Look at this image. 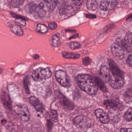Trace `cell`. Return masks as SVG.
<instances>
[{"mask_svg": "<svg viewBox=\"0 0 132 132\" xmlns=\"http://www.w3.org/2000/svg\"><path fill=\"white\" fill-rule=\"evenodd\" d=\"M55 77L57 81L62 86L65 87H70V81L65 71L62 70L57 71L56 72Z\"/></svg>", "mask_w": 132, "mask_h": 132, "instance_id": "cell-7", "label": "cell"}, {"mask_svg": "<svg viewBox=\"0 0 132 132\" xmlns=\"http://www.w3.org/2000/svg\"><path fill=\"white\" fill-rule=\"evenodd\" d=\"M52 75V72L49 68L40 67L33 71L32 77L35 81H39L49 78Z\"/></svg>", "mask_w": 132, "mask_h": 132, "instance_id": "cell-3", "label": "cell"}, {"mask_svg": "<svg viewBox=\"0 0 132 132\" xmlns=\"http://www.w3.org/2000/svg\"><path fill=\"white\" fill-rule=\"evenodd\" d=\"M118 0H104L100 5V9L104 11L112 10L118 4Z\"/></svg>", "mask_w": 132, "mask_h": 132, "instance_id": "cell-10", "label": "cell"}, {"mask_svg": "<svg viewBox=\"0 0 132 132\" xmlns=\"http://www.w3.org/2000/svg\"><path fill=\"white\" fill-rule=\"evenodd\" d=\"M82 61L85 65L87 66L91 63L92 60L88 57H86L83 59Z\"/></svg>", "mask_w": 132, "mask_h": 132, "instance_id": "cell-29", "label": "cell"}, {"mask_svg": "<svg viewBox=\"0 0 132 132\" xmlns=\"http://www.w3.org/2000/svg\"><path fill=\"white\" fill-rule=\"evenodd\" d=\"M120 132H132V128H121L120 130Z\"/></svg>", "mask_w": 132, "mask_h": 132, "instance_id": "cell-33", "label": "cell"}, {"mask_svg": "<svg viewBox=\"0 0 132 132\" xmlns=\"http://www.w3.org/2000/svg\"><path fill=\"white\" fill-rule=\"evenodd\" d=\"M109 82L111 86L115 89L121 88L125 84L123 77L113 74L111 75Z\"/></svg>", "mask_w": 132, "mask_h": 132, "instance_id": "cell-8", "label": "cell"}, {"mask_svg": "<svg viewBox=\"0 0 132 132\" xmlns=\"http://www.w3.org/2000/svg\"><path fill=\"white\" fill-rule=\"evenodd\" d=\"M48 119L53 122L56 121L57 120V112L56 111L52 110L48 113Z\"/></svg>", "mask_w": 132, "mask_h": 132, "instance_id": "cell-21", "label": "cell"}, {"mask_svg": "<svg viewBox=\"0 0 132 132\" xmlns=\"http://www.w3.org/2000/svg\"><path fill=\"white\" fill-rule=\"evenodd\" d=\"M58 0H40L39 7L45 12H52L56 7Z\"/></svg>", "mask_w": 132, "mask_h": 132, "instance_id": "cell-6", "label": "cell"}, {"mask_svg": "<svg viewBox=\"0 0 132 132\" xmlns=\"http://www.w3.org/2000/svg\"><path fill=\"white\" fill-rule=\"evenodd\" d=\"M25 0H9L10 5L14 8L21 7L24 2Z\"/></svg>", "mask_w": 132, "mask_h": 132, "instance_id": "cell-20", "label": "cell"}, {"mask_svg": "<svg viewBox=\"0 0 132 132\" xmlns=\"http://www.w3.org/2000/svg\"><path fill=\"white\" fill-rule=\"evenodd\" d=\"M108 62L110 70L112 74L123 77V72L121 71L118 66L117 65L113 60H109Z\"/></svg>", "mask_w": 132, "mask_h": 132, "instance_id": "cell-12", "label": "cell"}, {"mask_svg": "<svg viewBox=\"0 0 132 132\" xmlns=\"http://www.w3.org/2000/svg\"><path fill=\"white\" fill-rule=\"evenodd\" d=\"M73 121L75 126L82 129H87L94 125V122L90 119L83 116H76Z\"/></svg>", "mask_w": 132, "mask_h": 132, "instance_id": "cell-2", "label": "cell"}, {"mask_svg": "<svg viewBox=\"0 0 132 132\" xmlns=\"http://www.w3.org/2000/svg\"><path fill=\"white\" fill-rule=\"evenodd\" d=\"M127 63L129 65L132 67V55H130L128 57L127 60Z\"/></svg>", "mask_w": 132, "mask_h": 132, "instance_id": "cell-32", "label": "cell"}, {"mask_svg": "<svg viewBox=\"0 0 132 132\" xmlns=\"http://www.w3.org/2000/svg\"><path fill=\"white\" fill-rule=\"evenodd\" d=\"M36 29L38 31L42 33H46L48 31L47 26L41 24H39L37 25Z\"/></svg>", "mask_w": 132, "mask_h": 132, "instance_id": "cell-26", "label": "cell"}, {"mask_svg": "<svg viewBox=\"0 0 132 132\" xmlns=\"http://www.w3.org/2000/svg\"><path fill=\"white\" fill-rule=\"evenodd\" d=\"M131 1H132V0H131Z\"/></svg>", "mask_w": 132, "mask_h": 132, "instance_id": "cell-38", "label": "cell"}, {"mask_svg": "<svg viewBox=\"0 0 132 132\" xmlns=\"http://www.w3.org/2000/svg\"><path fill=\"white\" fill-rule=\"evenodd\" d=\"M52 45L55 47H57L60 44L59 37L56 35H54L52 37Z\"/></svg>", "mask_w": 132, "mask_h": 132, "instance_id": "cell-24", "label": "cell"}, {"mask_svg": "<svg viewBox=\"0 0 132 132\" xmlns=\"http://www.w3.org/2000/svg\"><path fill=\"white\" fill-rule=\"evenodd\" d=\"M1 98L4 105L8 109H11L12 105L11 99L7 92L2 91L1 95Z\"/></svg>", "mask_w": 132, "mask_h": 132, "instance_id": "cell-16", "label": "cell"}, {"mask_svg": "<svg viewBox=\"0 0 132 132\" xmlns=\"http://www.w3.org/2000/svg\"><path fill=\"white\" fill-rule=\"evenodd\" d=\"M76 81L82 90L90 95L95 94L98 90L94 80L89 75H78L76 77Z\"/></svg>", "mask_w": 132, "mask_h": 132, "instance_id": "cell-1", "label": "cell"}, {"mask_svg": "<svg viewBox=\"0 0 132 132\" xmlns=\"http://www.w3.org/2000/svg\"><path fill=\"white\" fill-rule=\"evenodd\" d=\"M124 118L127 121H132V108H129L125 113Z\"/></svg>", "mask_w": 132, "mask_h": 132, "instance_id": "cell-25", "label": "cell"}, {"mask_svg": "<svg viewBox=\"0 0 132 132\" xmlns=\"http://www.w3.org/2000/svg\"><path fill=\"white\" fill-rule=\"evenodd\" d=\"M86 17L90 19L95 18H96L95 15H94L92 14H87Z\"/></svg>", "mask_w": 132, "mask_h": 132, "instance_id": "cell-35", "label": "cell"}, {"mask_svg": "<svg viewBox=\"0 0 132 132\" xmlns=\"http://www.w3.org/2000/svg\"><path fill=\"white\" fill-rule=\"evenodd\" d=\"M49 27L51 29H55L57 28V25L55 22H51L49 24Z\"/></svg>", "mask_w": 132, "mask_h": 132, "instance_id": "cell-31", "label": "cell"}, {"mask_svg": "<svg viewBox=\"0 0 132 132\" xmlns=\"http://www.w3.org/2000/svg\"><path fill=\"white\" fill-rule=\"evenodd\" d=\"M62 55L66 59H78L80 56L79 54L69 52L63 53Z\"/></svg>", "mask_w": 132, "mask_h": 132, "instance_id": "cell-22", "label": "cell"}, {"mask_svg": "<svg viewBox=\"0 0 132 132\" xmlns=\"http://www.w3.org/2000/svg\"><path fill=\"white\" fill-rule=\"evenodd\" d=\"M94 80L98 88H99L102 91L106 92L107 91L106 86L102 79L98 77H95Z\"/></svg>", "mask_w": 132, "mask_h": 132, "instance_id": "cell-19", "label": "cell"}, {"mask_svg": "<svg viewBox=\"0 0 132 132\" xmlns=\"http://www.w3.org/2000/svg\"><path fill=\"white\" fill-rule=\"evenodd\" d=\"M47 121V129H48V132H50L52 129L54 122H53L52 121L49 120V119H48Z\"/></svg>", "mask_w": 132, "mask_h": 132, "instance_id": "cell-28", "label": "cell"}, {"mask_svg": "<svg viewBox=\"0 0 132 132\" xmlns=\"http://www.w3.org/2000/svg\"><path fill=\"white\" fill-rule=\"evenodd\" d=\"M112 55L116 59L121 60L124 56V51L122 48L117 43L112 44L111 46Z\"/></svg>", "mask_w": 132, "mask_h": 132, "instance_id": "cell-9", "label": "cell"}, {"mask_svg": "<svg viewBox=\"0 0 132 132\" xmlns=\"http://www.w3.org/2000/svg\"><path fill=\"white\" fill-rule=\"evenodd\" d=\"M126 39L127 40L130 46H132V34L131 33H128Z\"/></svg>", "mask_w": 132, "mask_h": 132, "instance_id": "cell-30", "label": "cell"}, {"mask_svg": "<svg viewBox=\"0 0 132 132\" xmlns=\"http://www.w3.org/2000/svg\"><path fill=\"white\" fill-rule=\"evenodd\" d=\"M100 75L104 81H109L111 74L109 70L106 66H102L100 70Z\"/></svg>", "mask_w": 132, "mask_h": 132, "instance_id": "cell-17", "label": "cell"}, {"mask_svg": "<svg viewBox=\"0 0 132 132\" xmlns=\"http://www.w3.org/2000/svg\"><path fill=\"white\" fill-rule=\"evenodd\" d=\"M29 101L37 111L40 112L42 111L43 109L42 104L36 97L31 96L29 98Z\"/></svg>", "mask_w": 132, "mask_h": 132, "instance_id": "cell-15", "label": "cell"}, {"mask_svg": "<svg viewBox=\"0 0 132 132\" xmlns=\"http://www.w3.org/2000/svg\"><path fill=\"white\" fill-rule=\"evenodd\" d=\"M81 47L80 43L75 42L71 43L70 44V47L72 50H76L79 48Z\"/></svg>", "mask_w": 132, "mask_h": 132, "instance_id": "cell-27", "label": "cell"}, {"mask_svg": "<svg viewBox=\"0 0 132 132\" xmlns=\"http://www.w3.org/2000/svg\"><path fill=\"white\" fill-rule=\"evenodd\" d=\"M78 34H75V35H74L73 36L71 37L69 39H75V38H77L78 37Z\"/></svg>", "mask_w": 132, "mask_h": 132, "instance_id": "cell-36", "label": "cell"}, {"mask_svg": "<svg viewBox=\"0 0 132 132\" xmlns=\"http://www.w3.org/2000/svg\"><path fill=\"white\" fill-rule=\"evenodd\" d=\"M108 115L109 119L115 123H118L121 120L120 113L116 109H111L109 111Z\"/></svg>", "mask_w": 132, "mask_h": 132, "instance_id": "cell-13", "label": "cell"}, {"mask_svg": "<svg viewBox=\"0 0 132 132\" xmlns=\"http://www.w3.org/2000/svg\"><path fill=\"white\" fill-rule=\"evenodd\" d=\"M76 5H80L82 4L83 0H71Z\"/></svg>", "mask_w": 132, "mask_h": 132, "instance_id": "cell-34", "label": "cell"}, {"mask_svg": "<svg viewBox=\"0 0 132 132\" xmlns=\"http://www.w3.org/2000/svg\"><path fill=\"white\" fill-rule=\"evenodd\" d=\"M11 30L14 34L17 36H21L23 35V31L22 29L18 26H14L11 28Z\"/></svg>", "mask_w": 132, "mask_h": 132, "instance_id": "cell-23", "label": "cell"}, {"mask_svg": "<svg viewBox=\"0 0 132 132\" xmlns=\"http://www.w3.org/2000/svg\"><path fill=\"white\" fill-rule=\"evenodd\" d=\"M96 116L99 118L100 121L103 124H108L109 122V118L108 115L101 109H98L95 111Z\"/></svg>", "mask_w": 132, "mask_h": 132, "instance_id": "cell-11", "label": "cell"}, {"mask_svg": "<svg viewBox=\"0 0 132 132\" xmlns=\"http://www.w3.org/2000/svg\"><path fill=\"white\" fill-rule=\"evenodd\" d=\"M14 110L23 121H28L30 118V113L26 105L18 104L14 105Z\"/></svg>", "mask_w": 132, "mask_h": 132, "instance_id": "cell-4", "label": "cell"}, {"mask_svg": "<svg viewBox=\"0 0 132 132\" xmlns=\"http://www.w3.org/2000/svg\"><path fill=\"white\" fill-rule=\"evenodd\" d=\"M86 5L88 10L90 11L96 10L98 7L97 0H87Z\"/></svg>", "mask_w": 132, "mask_h": 132, "instance_id": "cell-18", "label": "cell"}, {"mask_svg": "<svg viewBox=\"0 0 132 132\" xmlns=\"http://www.w3.org/2000/svg\"><path fill=\"white\" fill-rule=\"evenodd\" d=\"M104 104L105 107L110 109L115 108L116 107H118L120 110L121 109H122L123 108L122 105L118 101L116 100H106L104 102Z\"/></svg>", "mask_w": 132, "mask_h": 132, "instance_id": "cell-14", "label": "cell"}, {"mask_svg": "<svg viewBox=\"0 0 132 132\" xmlns=\"http://www.w3.org/2000/svg\"><path fill=\"white\" fill-rule=\"evenodd\" d=\"M55 94L56 99L64 109L66 110H72L74 108L75 105L74 103L60 92L56 90Z\"/></svg>", "mask_w": 132, "mask_h": 132, "instance_id": "cell-5", "label": "cell"}, {"mask_svg": "<svg viewBox=\"0 0 132 132\" xmlns=\"http://www.w3.org/2000/svg\"><path fill=\"white\" fill-rule=\"evenodd\" d=\"M33 58H34V59H38L39 58V56L38 55H35L34 56Z\"/></svg>", "mask_w": 132, "mask_h": 132, "instance_id": "cell-37", "label": "cell"}]
</instances>
